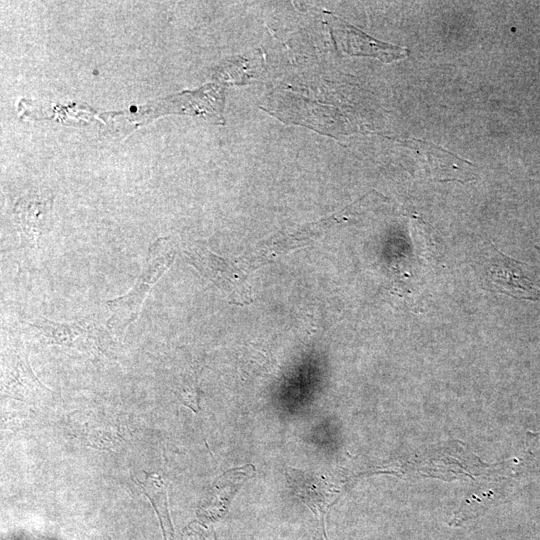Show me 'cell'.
Here are the masks:
<instances>
[{
	"label": "cell",
	"instance_id": "cell-3",
	"mask_svg": "<svg viewBox=\"0 0 540 540\" xmlns=\"http://www.w3.org/2000/svg\"><path fill=\"white\" fill-rule=\"evenodd\" d=\"M338 23L340 25L339 31L342 33V49L350 55L372 56L385 62L394 61L408 55V50L404 47L380 42L342 20H338Z\"/></svg>",
	"mask_w": 540,
	"mask_h": 540
},
{
	"label": "cell",
	"instance_id": "cell-2",
	"mask_svg": "<svg viewBox=\"0 0 540 540\" xmlns=\"http://www.w3.org/2000/svg\"><path fill=\"white\" fill-rule=\"evenodd\" d=\"M489 248L491 252L483 265V275L488 287L517 299L540 301V292L524 274L521 267L523 263L506 256L493 244H490Z\"/></svg>",
	"mask_w": 540,
	"mask_h": 540
},
{
	"label": "cell",
	"instance_id": "cell-1",
	"mask_svg": "<svg viewBox=\"0 0 540 540\" xmlns=\"http://www.w3.org/2000/svg\"><path fill=\"white\" fill-rule=\"evenodd\" d=\"M175 257L173 246L168 239L159 238L149 248L146 263L132 290L125 296L107 302L113 311L108 321L113 327H126L134 321L150 288L170 267Z\"/></svg>",
	"mask_w": 540,
	"mask_h": 540
},
{
	"label": "cell",
	"instance_id": "cell-5",
	"mask_svg": "<svg viewBox=\"0 0 540 540\" xmlns=\"http://www.w3.org/2000/svg\"><path fill=\"white\" fill-rule=\"evenodd\" d=\"M46 204L42 202L19 201L16 219L21 228L22 247L34 248L41 232L40 216L45 211Z\"/></svg>",
	"mask_w": 540,
	"mask_h": 540
},
{
	"label": "cell",
	"instance_id": "cell-4",
	"mask_svg": "<svg viewBox=\"0 0 540 540\" xmlns=\"http://www.w3.org/2000/svg\"><path fill=\"white\" fill-rule=\"evenodd\" d=\"M185 254L191 264L223 292L231 295L236 289V275L226 260L216 256L202 244H194L185 251Z\"/></svg>",
	"mask_w": 540,
	"mask_h": 540
},
{
	"label": "cell",
	"instance_id": "cell-6",
	"mask_svg": "<svg viewBox=\"0 0 540 540\" xmlns=\"http://www.w3.org/2000/svg\"><path fill=\"white\" fill-rule=\"evenodd\" d=\"M40 332L49 343L73 345L75 340L86 330L78 323H57L47 319H38L28 324Z\"/></svg>",
	"mask_w": 540,
	"mask_h": 540
}]
</instances>
